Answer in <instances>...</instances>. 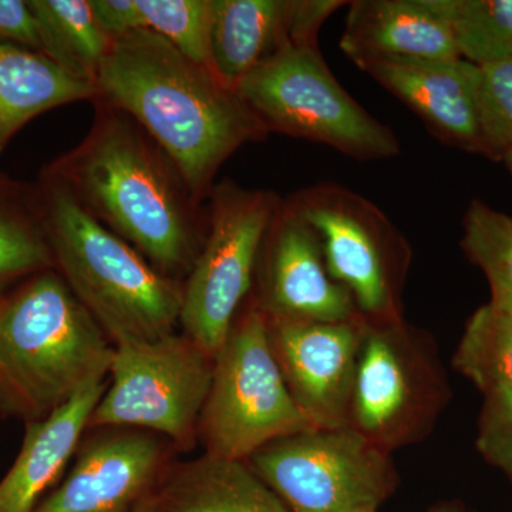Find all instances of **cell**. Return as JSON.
Instances as JSON below:
<instances>
[{
    "label": "cell",
    "mask_w": 512,
    "mask_h": 512,
    "mask_svg": "<svg viewBox=\"0 0 512 512\" xmlns=\"http://www.w3.org/2000/svg\"><path fill=\"white\" fill-rule=\"evenodd\" d=\"M2 296H3V295H0V299H2Z\"/></svg>",
    "instance_id": "35"
},
{
    "label": "cell",
    "mask_w": 512,
    "mask_h": 512,
    "mask_svg": "<svg viewBox=\"0 0 512 512\" xmlns=\"http://www.w3.org/2000/svg\"><path fill=\"white\" fill-rule=\"evenodd\" d=\"M106 389V380L89 384L45 419L30 421L19 457L0 481V512L36 511L79 450Z\"/></svg>",
    "instance_id": "17"
},
{
    "label": "cell",
    "mask_w": 512,
    "mask_h": 512,
    "mask_svg": "<svg viewBox=\"0 0 512 512\" xmlns=\"http://www.w3.org/2000/svg\"><path fill=\"white\" fill-rule=\"evenodd\" d=\"M0 39L40 52L39 26L28 2L0 0Z\"/></svg>",
    "instance_id": "30"
},
{
    "label": "cell",
    "mask_w": 512,
    "mask_h": 512,
    "mask_svg": "<svg viewBox=\"0 0 512 512\" xmlns=\"http://www.w3.org/2000/svg\"><path fill=\"white\" fill-rule=\"evenodd\" d=\"M96 89L97 100L123 111L146 131L200 202L232 154L269 134L210 67L150 30L111 42Z\"/></svg>",
    "instance_id": "1"
},
{
    "label": "cell",
    "mask_w": 512,
    "mask_h": 512,
    "mask_svg": "<svg viewBox=\"0 0 512 512\" xmlns=\"http://www.w3.org/2000/svg\"><path fill=\"white\" fill-rule=\"evenodd\" d=\"M450 399L447 373L429 333L403 318L366 320L350 426L392 453L429 436Z\"/></svg>",
    "instance_id": "7"
},
{
    "label": "cell",
    "mask_w": 512,
    "mask_h": 512,
    "mask_svg": "<svg viewBox=\"0 0 512 512\" xmlns=\"http://www.w3.org/2000/svg\"><path fill=\"white\" fill-rule=\"evenodd\" d=\"M247 461L291 512H377L399 487L392 453L350 424L282 437Z\"/></svg>",
    "instance_id": "10"
},
{
    "label": "cell",
    "mask_w": 512,
    "mask_h": 512,
    "mask_svg": "<svg viewBox=\"0 0 512 512\" xmlns=\"http://www.w3.org/2000/svg\"><path fill=\"white\" fill-rule=\"evenodd\" d=\"M53 268L37 190L0 174V292Z\"/></svg>",
    "instance_id": "22"
},
{
    "label": "cell",
    "mask_w": 512,
    "mask_h": 512,
    "mask_svg": "<svg viewBox=\"0 0 512 512\" xmlns=\"http://www.w3.org/2000/svg\"><path fill=\"white\" fill-rule=\"evenodd\" d=\"M430 512H468L466 508L457 503H440L434 505Z\"/></svg>",
    "instance_id": "32"
},
{
    "label": "cell",
    "mask_w": 512,
    "mask_h": 512,
    "mask_svg": "<svg viewBox=\"0 0 512 512\" xmlns=\"http://www.w3.org/2000/svg\"><path fill=\"white\" fill-rule=\"evenodd\" d=\"M501 161H503L505 167H507L508 173H510L512 180V151H510V153L505 154L503 160Z\"/></svg>",
    "instance_id": "34"
},
{
    "label": "cell",
    "mask_w": 512,
    "mask_h": 512,
    "mask_svg": "<svg viewBox=\"0 0 512 512\" xmlns=\"http://www.w3.org/2000/svg\"><path fill=\"white\" fill-rule=\"evenodd\" d=\"M214 359L187 335L114 346L110 386L89 429H138L163 434L188 450L210 392Z\"/></svg>",
    "instance_id": "11"
},
{
    "label": "cell",
    "mask_w": 512,
    "mask_h": 512,
    "mask_svg": "<svg viewBox=\"0 0 512 512\" xmlns=\"http://www.w3.org/2000/svg\"><path fill=\"white\" fill-rule=\"evenodd\" d=\"M131 512H158L157 503L156 500H154V494L150 495L146 500L141 501V503L138 504Z\"/></svg>",
    "instance_id": "33"
},
{
    "label": "cell",
    "mask_w": 512,
    "mask_h": 512,
    "mask_svg": "<svg viewBox=\"0 0 512 512\" xmlns=\"http://www.w3.org/2000/svg\"><path fill=\"white\" fill-rule=\"evenodd\" d=\"M140 30L164 37L194 62L210 67L212 0H137Z\"/></svg>",
    "instance_id": "26"
},
{
    "label": "cell",
    "mask_w": 512,
    "mask_h": 512,
    "mask_svg": "<svg viewBox=\"0 0 512 512\" xmlns=\"http://www.w3.org/2000/svg\"><path fill=\"white\" fill-rule=\"evenodd\" d=\"M96 96V84L67 72L43 53L0 43V154L35 117Z\"/></svg>",
    "instance_id": "20"
},
{
    "label": "cell",
    "mask_w": 512,
    "mask_h": 512,
    "mask_svg": "<svg viewBox=\"0 0 512 512\" xmlns=\"http://www.w3.org/2000/svg\"><path fill=\"white\" fill-rule=\"evenodd\" d=\"M101 430L35 512H131L154 494L168 468L163 441L146 430Z\"/></svg>",
    "instance_id": "14"
},
{
    "label": "cell",
    "mask_w": 512,
    "mask_h": 512,
    "mask_svg": "<svg viewBox=\"0 0 512 512\" xmlns=\"http://www.w3.org/2000/svg\"><path fill=\"white\" fill-rule=\"evenodd\" d=\"M447 23L458 55L476 66L512 60V0H426Z\"/></svg>",
    "instance_id": "23"
},
{
    "label": "cell",
    "mask_w": 512,
    "mask_h": 512,
    "mask_svg": "<svg viewBox=\"0 0 512 512\" xmlns=\"http://www.w3.org/2000/svg\"><path fill=\"white\" fill-rule=\"evenodd\" d=\"M114 345L53 269L0 299V413L42 420L109 375Z\"/></svg>",
    "instance_id": "3"
},
{
    "label": "cell",
    "mask_w": 512,
    "mask_h": 512,
    "mask_svg": "<svg viewBox=\"0 0 512 512\" xmlns=\"http://www.w3.org/2000/svg\"><path fill=\"white\" fill-rule=\"evenodd\" d=\"M360 70L416 113L441 143L488 158L476 64L464 59L392 60Z\"/></svg>",
    "instance_id": "15"
},
{
    "label": "cell",
    "mask_w": 512,
    "mask_h": 512,
    "mask_svg": "<svg viewBox=\"0 0 512 512\" xmlns=\"http://www.w3.org/2000/svg\"><path fill=\"white\" fill-rule=\"evenodd\" d=\"M154 500L158 512H291L247 460L208 453L168 466Z\"/></svg>",
    "instance_id": "18"
},
{
    "label": "cell",
    "mask_w": 512,
    "mask_h": 512,
    "mask_svg": "<svg viewBox=\"0 0 512 512\" xmlns=\"http://www.w3.org/2000/svg\"><path fill=\"white\" fill-rule=\"evenodd\" d=\"M255 281L252 298L268 318L342 322L360 315L329 275L315 231L286 200L266 231Z\"/></svg>",
    "instance_id": "13"
},
{
    "label": "cell",
    "mask_w": 512,
    "mask_h": 512,
    "mask_svg": "<svg viewBox=\"0 0 512 512\" xmlns=\"http://www.w3.org/2000/svg\"><path fill=\"white\" fill-rule=\"evenodd\" d=\"M237 93L268 133L322 144L360 161L400 154L392 128L346 92L319 47L286 43L245 76Z\"/></svg>",
    "instance_id": "5"
},
{
    "label": "cell",
    "mask_w": 512,
    "mask_h": 512,
    "mask_svg": "<svg viewBox=\"0 0 512 512\" xmlns=\"http://www.w3.org/2000/svg\"><path fill=\"white\" fill-rule=\"evenodd\" d=\"M349 2L340 0H292L288 37L293 46L319 47L323 23Z\"/></svg>",
    "instance_id": "29"
},
{
    "label": "cell",
    "mask_w": 512,
    "mask_h": 512,
    "mask_svg": "<svg viewBox=\"0 0 512 512\" xmlns=\"http://www.w3.org/2000/svg\"><path fill=\"white\" fill-rule=\"evenodd\" d=\"M268 329L286 386L313 429L349 426L366 319L268 318Z\"/></svg>",
    "instance_id": "12"
},
{
    "label": "cell",
    "mask_w": 512,
    "mask_h": 512,
    "mask_svg": "<svg viewBox=\"0 0 512 512\" xmlns=\"http://www.w3.org/2000/svg\"><path fill=\"white\" fill-rule=\"evenodd\" d=\"M90 5L111 42L140 30L137 0H90Z\"/></svg>",
    "instance_id": "31"
},
{
    "label": "cell",
    "mask_w": 512,
    "mask_h": 512,
    "mask_svg": "<svg viewBox=\"0 0 512 512\" xmlns=\"http://www.w3.org/2000/svg\"><path fill=\"white\" fill-rule=\"evenodd\" d=\"M39 26L40 53L67 72L96 84L111 39L94 16L90 0H28Z\"/></svg>",
    "instance_id": "21"
},
{
    "label": "cell",
    "mask_w": 512,
    "mask_h": 512,
    "mask_svg": "<svg viewBox=\"0 0 512 512\" xmlns=\"http://www.w3.org/2000/svg\"><path fill=\"white\" fill-rule=\"evenodd\" d=\"M94 101L96 119L89 134L46 173L161 274L173 278L190 272L207 232L200 201L136 121Z\"/></svg>",
    "instance_id": "2"
},
{
    "label": "cell",
    "mask_w": 512,
    "mask_h": 512,
    "mask_svg": "<svg viewBox=\"0 0 512 512\" xmlns=\"http://www.w3.org/2000/svg\"><path fill=\"white\" fill-rule=\"evenodd\" d=\"M461 248L487 278L488 303L512 315V217L483 201H471L463 218Z\"/></svg>",
    "instance_id": "25"
},
{
    "label": "cell",
    "mask_w": 512,
    "mask_h": 512,
    "mask_svg": "<svg viewBox=\"0 0 512 512\" xmlns=\"http://www.w3.org/2000/svg\"><path fill=\"white\" fill-rule=\"evenodd\" d=\"M451 365L483 394L512 392V315L490 303L480 306L467 320Z\"/></svg>",
    "instance_id": "24"
},
{
    "label": "cell",
    "mask_w": 512,
    "mask_h": 512,
    "mask_svg": "<svg viewBox=\"0 0 512 512\" xmlns=\"http://www.w3.org/2000/svg\"><path fill=\"white\" fill-rule=\"evenodd\" d=\"M478 103L488 158L512 151V60L478 67Z\"/></svg>",
    "instance_id": "27"
},
{
    "label": "cell",
    "mask_w": 512,
    "mask_h": 512,
    "mask_svg": "<svg viewBox=\"0 0 512 512\" xmlns=\"http://www.w3.org/2000/svg\"><path fill=\"white\" fill-rule=\"evenodd\" d=\"M342 52L359 69L392 60L461 59L446 22L426 0L349 2Z\"/></svg>",
    "instance_id": "16"
},
{
    "label": "cell",
    "mask_w": 512,
    "mask_h": 512,
    "mask_svg": "<svg viewBox=\"0 0 512 512\" xmlns=\"http://www.w3.org/2000/svg\"><path fill=\"white\" fill-rule=\"evenodd\" d=\"M37 195L55 268L111 343L174 333L183 286L104 227L52 175H43Z\"/></svg>",
    "instance_id": "4"
},
{
    "label": "cell",
    "mask_w": 512,
    "mask_h": 512,
    "mask_svg": "<svg viewBox=\"0 0 512 512\" xmlns=\"http://www.w3.org/2000/svg\"><path fill=\"white\" fill-rule=\"evenodd\" d=\"M292 0H212L210 64L237 92L256 66L289 43Z\"/></svg>",
    "instance_id": "19"
},
{
    "label": "cell",
    "mask_w": 512,
    "mask_h": 512,
    "mask_svg": "<svg viewBox=\"0 0 512 512\" xmlns=\"http://www.w3.org/2000/svg\"><path fill=\"white\" fill-rule=\"evenodd\" d=\"M311 225L329 275L370 322L403 318L402 296L412 248L372 201L335 183H320L286 200Z\"/></svg>",
    "instance_id": "9"
},
{
    "label": "cell",
    "mask_w": 512,
    "mask_h": 512,
    "mask_svg": "<svg viewBox=\"0 0 512 512\" xmlns=\"http://www.w3.org/2000/svg\"><path fill=\"white\" fill-rule=\"evenodd\" d=\"M309 429L276 360L268 318L251 298L214 357L198 439L205 453L248 460L266 444Z\"/></svg>",
    "instance_id": "6"
},
{
    "label": "cell",
    "mask_w": 512,
    "mask_h": 512,
    "mask_svg": "<svg viewBox=\"0 0 512 512\" xmlns=\"http://www.w3.org/2000/svg\"><path fill=\"white\" fill-rule=\"evenodd\" d=\"M207 232L183 286L180 323L214 359L254 285L266 231L281 198L221 181L208 195Z\"/></svg>",
    "instance_id": "8"
},
{
    "label": "cell",
    "mask_w": 512,
    "mask_h": 512,
    "mask_svg": "<svg viewBox=\"0 0 512 512\" xmlns=\"http://www.w3.org/2000/svg\"><path fill=\"white\" fill-rule=\"evenodd\" d=\"M483 397L477 424V451L512 484V392L495 389Z\"/></svg>",
    "instance_id": "28"
}]
</instances>
